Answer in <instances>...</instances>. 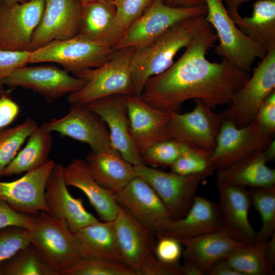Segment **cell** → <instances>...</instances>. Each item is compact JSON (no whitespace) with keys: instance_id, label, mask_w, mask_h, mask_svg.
Wrapping results in <instances>:
<instances>
[{"instance_id":"cell-6","label":"cell","mask_w":275,"mask_h":275,"mask_svg":"<svg viewBox=\"0 0 275 275\" xmlns=\"http://www.w3.org/2000/svg\"><path fill=\"white\" fill-rule=\"evenodd\" d=\"M115 50L113 47L77 35L31 51L29 63H56L74 75L83 70L103 65L111 59Z\"/></svg>"},{"instance_id":"cell-53","label":"cell","mask_w":275,"mask_h":275,"mask_svg":"<svg viewBox=\"0 0 275 275\" xmlns=\"http://www.w3.org/2000/svg\"><path fill=\"white\" fill-rule=\"evenodd\" d=\"M10 93V92H8V93H4V94L1 93H0V97H1V96H2L3 95H4V94H7V93Z\"/></svg>"},{"instance_id":"cell-23","label":"cell","mask_w":275,"mask_h":275,"mask_svg":"<svg viewBox=\"0 0 275 275\" xmlns=\"http://www.w3.org/2000/svg\"><path fill=\"white\" fill-rule=\"evenodd\" d=\"M115 194L118 204L155 232L172 219L167 208L153 189L136 176L123 189Z\"/></svg>"},{"instance_id":"cell-21","label":"cell","mask_w":275,"mask_h":275,"mask_svg":"<svg viewBox=\"0 0 275 275\" xmlns=\"http://www.w3.org/2000/svg\"><path fill=\"white\" fill-rule=\"evenodd\" d=\"M64 166L55 163L47 180L45 200L51 215L61 218L75 233L99 221L85 208L81 199L69 193L64 177Z\"/></svg>"},{"instance_id":"cell-5","label":"cell","mask_w":275,"mask_h":275,"mask_svg":"<svg viewBox=\"0 0 275 275\" xmlns=\"http://www.w3.org/2000/svg\"><path fill=\"white\" fill-rule=\"evenodd\" d=\"M31 215V243L54 270L59 273L81 259L74 234L64 219L45 211Z\"/></svg>"},{"instance_id":"cell-22","label":"cell","mask_w":275,"mask_h":275,"mask_svg":"<svg viewBox=\"0 0 275 275\" xmlns=\"http://www.w3.org/2000/svg\"><path fill=\"white\" fill-rule=\"evenodd\" d=\"M87 106L105 122L112 147L133 166L143 163L135 149L129 131V120L125 96L113 95L90 103Z\"/></svg>"},{"instance_id":"cell-19","label":"cell","mask_w":275,"mask_h":275,"mask_svg":"<svg viewBox=\"0 0 275 275\" xmlns=\"http://www.w3.org/2000/svg\"><path fill=\"white\" fill-rule=\"evenodd\" d=\"M54 164L50 160L15 181H0V199L16 210L28 215L40 211L49 213L45 200V187Z\"/></svg>"},{"instance_id":"cell-48","label":"cell","mask_w":275,"mask_h":275,"mask_svg":"<svg viewBox=\"0 0 275 275\" xmlns=\"http://www.w3.org/2000/svg\"><path fill=\"white\" fill-rule=\"evenodd\" d=\"M167 5L175 7H190L206 4L205 0H162Z\"/></svg>"},{"instance_id":"cell-25","label":"cell","mask_w":275,"mask_h":275,"mask_svg":"<svg viewBox=\"0 0 275 275\" xmlns=\"http://www.w3.org/2000/svg\"><path fill=\"white\" fill-rule=\"evenodd\" d=\"M63 172L67 186H73L81 190L104 222L114 221L119 206L115 194L94 179L86 160L80 158L73 160L67 166H64Z\"/></svg>"},{"instance_id":"cell-44","label":"cell","mask_w":275,"mask_h":275,"mask_svg":"<svg viewBox=\"0 0 275 275\" xmlns=\"http://www.w3.org/2000/svg\"><path fill=\"white\" fill-rule=\"evenodd\" d=\"M265 131L274 134L275 132V91L264 101L254 119Z\"/></svg>"},{"instance_id":"cell-45","label":"cell","mask_w":275,"mask_h":275,"mask_svg":"<svg viewBox=\"0 0 275 275\" xmlns=\"http://www.w3.org/2000/svg\"><path fill=\"white\" fill-rule=\"evenodd\" d=\"M7 93L0 97V130L11 124L20 111L18 104Z\"/></svg>"},{"instance_id":"cell-18","label":"cell","mask_w":275,"mask_h":275,"mask_svg":"<svg viewBox=\"0 0 275 275\" xmlns=\"http://www.w3.org/2000/svg\"><path fill=\"white\" fill-rule=\"evenodd\" d=\"M178 241L184 247L182 275L207 274L216 262L245 244L235 240L224 229Z\"/></svg>"},{"instance_id":"cell-36","label":"cell","mask_w":275,"mask_h":275,"mask_svg":"<svg viewBox=\"0 0 275 275\" xmlns=\"http://www.w3.org/2000/svg\"><path fill=\"white\" fill-rule=\"evenodd\" d=\"M60 275H136L121 262L97 258H81L61 270Z\"/></svg>"},{"instance_id":"cell-43","label":"cell","mask_w":275,"mask_h":275,"mask_svg":"<svg viewBox=\"0 0 275 275\" xmlns=\"http://www.w3.org/2000/svg\"><path fill=\"white\" fill-rule=\"evenodd\" d=\"M32 221V215L16 210L6 201L0 199V229L17 226L28 230Z\"/></svg>"},{"instance_id":"cell-27","label":"cell","mask_w":275,"mask_h":275,"mask_svg":"<svg viewBox=\"0 0 275 275\" xmlns=\"http://www.w3.org/2000/svg\"><path fill=\"white\" fill-rule=\"evenodd\" d=\"M86 161L94 179L114 194L123 189L136 176L134 166L113 148L100 152L91 151Z\"/></svg>"},{"instance_id":"cell-30","label":"cell","mask_w":275,"mask_h":275,"mask_svg":"<svg viewBox=\"0 0 275 275\" xmlns=\"http://www.w3.org/2000/svg\"><path fill=\"white\" fill-rule=\"evenodd\" d=\"M237 26L267 52L275 47V0H257L250 17L230 16Z\"/></svg>"},{"instance_id":"cell-4","label":"cell","mask_w":275,"mask_h":275,"mask_svg":"<svg viewBox=\"0 0 275 275\" xmlns=\"http://www.w3.org/2000/svg\"><path fill=\"white\" fill-rule=\"evenodd\" d=\"M205 19L214 30L219 41L215 52L249 73L255 60L263 59L267 52L237 26L222 0H205Z\"/></svg>"},{"instance_id":"cell-11","label":"cell","mask_w":275,"mask_h":275,"mask_svg":"<svg viewBox=\"0 0 275 275\" xmlns=\"http://www.w3.org/2000/svg\"><path fill=\"white\" fill-rule=\"evenodd\" d=\"M194 101L196 105L190 112H169L171 138L189 147L212 152L223 119L202 101Z\"/></svg>"},{"instance_id":"cell-31","label":"cell","mask_w":275,"mask_h":275,"mask_svg":"<svg viewBox=\"0 0 275 275\" xmlns=\"http://www.w3.org/2000/svg\"><path fill=\"white\" fill-rule=\"evenodd\" d=\"M51 133L42 124L38 125L29 136L25 146L4 170L2 176L28 172L47 163L52 146Z\"/></svg>"},{"instance_id":"cell-24","label":"cell","mask_w":275,"mask_h":275,"mask_svg":"<svg viewBox=\"0 0 275 275\" xmlns=\"http://www.w3.org/2000/svg\"><path fill=\"white\" fill-rule=\"evenodd\" d=\"M216 186L224 229L238 242L253 243L256 232L249 219L251 202L248 189L217 181Z\"/></svg>"},{"instance_id":"cell-46","label":"cell","mask_w":275,"mask_h":275,"mask_svg":"<svg viewBox=\"0 0 275 275\" xmlns=\"http://www.w3.org/2000/svg\"><path fill=\"white\" fill-rule=\"evenodd\" d=\"M208 275H241L234 269L224 259L216 262L209 269Z\"/></svg>"},{"instance_id":"cell-33","label":"cell","mask_w":275,"mask_h":275,"mask_svg":"<svg viewBox=\"0 0 275 275\" xmlns=\"http://www.w3.org/2000/svg\"><path fill=\"white\" fill-rule=\"evenodd\" d=\"M265 243L243 244L225 258L241 275H273L265 258Z\"/></svg>"},{"instance_id":"cell-29","label":"cell","mask_w":275,"mask_h":275,"mask_svg":"<svg viewBox=\"0 0 275 275\" xmlns=\"http://www.w3.org/2000/svg\"><path fill=\"white\" fill-rule=\"evenodd\" d=\"M81 258L122 262L114 222L99 221L74 233Z\"/></svg>"},{"instance_id":"cell-52","label":"cell","mask_w":275,"mask_h":275,"mask_svg":"<svg viewBox=\"0 0 275 275\" xmlns=\"http://www.w3.org/2000/svg\"><path fill=\"white\" fill-rule=\"evenodd\" d=\"M79 2H80L82 5H85L91 2H93L95 1H112V0H77Z\"/></svg>"},{"instance_id":"cell-13","label":"cell","mask_w":275,"mask_h":275,"mask_svg":"<svg viewBox=\"0 0 275 275\" xmlns=\"http://www.w3.org/2000/svg\"><path fill=\"white\" fill-rule=\"evenodd\" d=\"M45 0L0 4V50L29 51Z\"/></svg>"},{"instance_id":"cell-41","label":"cell","mask_w":275,"mask_h":275,"mask_svg":"<svg viewBox=\"0 0 275 275\" xmlns=\"http://www.w3.org/2000/svg\"><path fill=\"white\" fill-rule=\"evenodd\" d=\"M31 51L0 50V93L10 91L4 90L3 81L15 69L26 66L29 63Z\"/></svg>"},{"instance_id":"cell-39","label":"cell","mask_w":275,"mask_h":275,"mask_svg":"<svg viewBox=\"0 0 275 275\" xmlns=\"http://www.w3.org/2000/svg\"><path fill=\"white\" fill-rule=\"evenodd\" d=\"M31 243L29 230L10 226L0 229V262Z\"/></svg>"},{"instance_id":"cell-51","label":"cell","mask_w":275,"mask_h":275,"mask_svg":"<svg viewBox=\"0 0 275 275\" xmlns=\"http://www.w3.org/2000/svg\"><path fill=\"white\" fill-rule=\"evenodd\" d=\"M28 1L29 0H0V4L10 5L15 3L25 2Z\"/></svg>"},{"instance_id":"cell-3","label":"cell","mask_w":275,"mask_h":275,"mask_svg":"<svg viewBox=\"0 0 275 275\" xmlns=\"http://www.w3.org/2000/svg\"><path fill=\"white\" fill-rule=\"evenodd\" d=\"M135 47L116 49L111 59L96 68L80 71L74 76L87 80L78 91L69 94L70 105H87L107 97L134 95L131 61Z\"/></svg>"},{"instance_id":"cell-35","label":"cell","mask_w":275,"mask_h":275,"mask_svg":"<svg viewBox=\"0 0 275 275\" xmlns=\"http://www.w3.org/2000/svg\"><path fill=\"white\" fill-rule=\"evenodd\" d=\"M37 126L34 119L28 118L19 124L0 130V177Z\"/></svg>"},{"instance_id":"cell-14","label":"cell","mask_w":275,"mask_h":275,"mask_svg":"<svg viewBox=\"0 0 275 275\" xmlns=\"http://www.w3.org/2000/svg\"><path fill=\"white\" fill-rule=\"evenodd\" d=\"M42 125L51 132L87 144L91 151L100 152L113 148L105 122L87 105H71L66 115L52 118Z\"/></svg>"},{"instance_id":"cell-10","label":"cell","mask_w":275,"mask_h":275,"mask_svg":"<svg viewBox=\"0 0 275 275\" xmlns=\"http://www.w3.org/2000/svg\"><path fill=\"white\" fill-rule=\"evenodd\" d=\"M273 140L274 134L263 130L254 120L242 127L223 120L211 154L214 170H223L253 152L263 151Z\"/></svg>"},{"instance_id":"cell-12","label":"cell","mask_w":275,"mask_h":275,"mask_svg":"<svg viewBox=\"0 0 275 275\" xmlns=\"http://www.w3.org/2000/svg\"><path fill=\"white\" fill-rule=\"evenodd\" d=\"M86 82L64 69L48 65L18 68L3 81L4 85L31 90L48 102L78 91Z\"/></svg>"},{"instance_id":"cell-15","label":"cell","mask_w":275,"mask_h":275,"mask_svg":"<svg viewBox=\"0 0 275 275\" xmlns=\"http://www.w3.org/2000/svg\"><path fill=\"white\" fill-rule=\"evenodd\" d=\"M113 222L122 262L140 275L144 264L155 255V234L120 205Z\"/></svg>"},{"instance_id":"cell-20","label":"cell","mask_w":275,"mask_h":275,"mask_svg":"<svg viewBox=\"0 0 275 275\" xmlns=\"http://www.w3.org/2000/svg\"><path fill=\"white\" fill-rule=\"evenodd\" d=\"M218 204L203 197L196 196L187 213L178 219H170L155 232L157 238L172 237L188 239L224 228Z\"/></svg>"},{"instance_id":"cell-49","label":"cell","mask_w":275,"mask_h":275,"mask_svg":"<svg viewBox=\"0 0 275 275\" xmlns=\"http://www.w3.org/2000/svg\"><path fill=\"white\" fill-rule=\"evenodd\" d=\"M257 0H222L230 16L239 13L240 6L247 2Z\"/></svg>"},{"instance_id":"cell-47","label":"cell","mask_w":275,"mask_h":275,"mask_svg":"<svg viewBox=\"0 0 275 275\" xmlns=\"http://www.w3.org/2000/svg\"><path fill=\"white\" fill-rule=\"evenodd\" d=\"M265 258L269 269L275 273V234L266 242L265 245Z\"/></svg>"},{"instance_id":"cell-37","label":"cell","mask_w":275,"mask_h":275,"mask_svg":"<svg viewBox=\"0 0 275 275\" xmlns=\"http://www.w3.org/2000/svg\"><path fill=\"white\" fill-rule=\"evenodd\" d=\"M211 152L189 148L170 167L171 171L181 175L202 174L208 177L214 171Z\"/></svg>"},{"instance_id":"cell-28","label":"cell","mask_w":275,"mask_h":275,"mask_svg":"<svg viewBox=\"0 0 275 275\" xmlns=\"http://www.w3.org/2000/svg\"><path fill=\"white\" fill-rule=\"evenodd\" d=\"M267 162L263 151L253 152L216 171V181L250 188L275 186V170Z\"/></svg>"},{"instance_id":"cell-26","label":"cell","mask_w":275,"mask_h":275,"mask_svg":"<svg viewBox=\"0 0 275 275\" xmlns=\"http://www.w3.org/2000/svg\"><path fill=\"white\" fill-rule=\"evenodd\" d=\"M123 34L112 1H98L82 5L78 35L114 48Z\"/></svg>"},{"instance_id":"cell-9","label":"cell","mask_w":275,"mask_h":275,"mask_svg":"<svg viewBox=\"0 0 275 275\" xmlns=\"http://www.w3.org/2000/svg\"><path fill=\"white\" fill-rule=\"evenodd\" d=\"M136 176L156 192L173 219L183 217L191 206L198 187L207 178L202 174L181 175L150 167L144 163L134 166Z\"/></svg>"},{"instance_id":"cell-50","label":"cell","mask_w":275,"mask_h":275,"mask_svg":"<svg viewBox=\"0 0 275 275\" xmlns=\"http://www.w3.org/2000/svg\"><path fill=\"white\" fill-rule=\"evenodd\" d=\"M267 161H272L275 159V141L273 140L263 150Z\"/></svg>"},{"instance_id":"cell-1","label":"cell","mask_w":275,"mask_h":275,"mask_svg":"<svg viewBox=\"0 0 275 275\" xmlns=\"http://www.w3.org/2000/svg\"><path fill=\"white\" fill-rule=\"evenodd\" d=\"M217 41L207 22L176 62L148 80L141 95L143 99L167 112H178L189 99L201 100L213 109L229 105L250 75L227 59L218 63L207 59Z\"/></svg>"},{"instance_id":"cell-34","label":"cell","mask_w":275,"mask_h":275,"mask_svg":"<svg viewBox=\"0 0 275 275\" xmlns=\"http://www.w3.org/2000/svg\"><path fill=\"white\" fill-rule=\"evenodd\" d=\"M251 204L259 213L262 226L254 243H265L275 234V186L248 189Z\"/></svg>"},{"instance_id":"cell-38","label":"cell","mask_w":275,"mask_h":275,"mask_svg":"<svg viewBox=\"0 0 275 275\" xmlns=\"http://www.w3.org/2000/svg\"><path fill=\"white\" fill-rule=\"evenodd\" d=\"M189 148L175 139L166 140L149 147L142 159L144 163L153 167H171Z\"/></svg>"},{"instance_id":"cell-8","label":"cell","mask_w":275,"mask_h":275,"mask_svg":"<svg viewBox=\"0 0 275 275\" xmlns=\"http://www.w3.org/2000/svg\"><path fill=\"white\" fill-rule=\"evenodd\" d=\"M206 4L190 7H175L162 0H153L149 7L125 32L115 50L148 44L173 25L185 19L206 16Z\"/></svg>"},{"instance_id":"cell-17","label":"cell","mask_w":275,"mask_h":275,"mask_svg":"<svg viewBox=\"0 0 275 275\" xmlns=\"http://www.w3.org/2000/svg\"><path fill=\"white\" fill-rule=\"evenodd\" d=\"M81 9L82 4L77 0H45L43 15L32 38L30 51L77 35Z\"/></svg>"},{"instance_id":"cell-32","label":"cell","mask_w":275,"mask_h":275,"mask_svg":"<svg viewBox=\"0 0 275 275\" xmlns=\"http://www.w3.org/2000/svg\"><path fill=\"white\" fill-rule=\"evenodd\" d=\"M0 275H59L32 243L0 262Z\"/></svg>"},{"instance_id":"cell-7","label":"cell","mask_w":275,"mask_h":275,"mask_svg":"<svg viewBox=\"0 0 275 275\" xmlns=\"http://www.w3.org/2000/svg\"><path fill=\"white\" fill-rule=\"evenodd\" d=\"M275 91V47L268 50L253 74L233 96L229 106L219 113L223 120L237 127L253 121L266 98Z\"/></svg>"},{"instance_id":"cell-42","label":"cell","mask_w":275,"mask_h":275,"mask_svg":"<svg viewBox=\"0 0 275 275\" xmlns=\"http://www.w3.org/2000/svg\"><path fill=\"white\" fill-rule=\"evenodd\" d=\"M155 248V255L162 263L169 265L179 264L182 255V245L178 240L168 237L158 238Z\"/></svg>"},{"instance_id":"cell-40","label":"cell","mask_w":275,"mask_h":275,"mask_svg":"<svg viewBox=\"0 0 275 275\" xmlns=\"http://www.w3.org/2000/svg\"><path fill=\"white\" fill-rule=\"evenodd\" d=\"M153 0H118L114 3L116 19L125 32L149 7Z\"/></svg>"},{"instance_id":"cell-2","label":"cell","mask_w":275,"mask_h":275,"mask_svg":"<svg viewBox=\"0 0 275 275\" xmlns=\"http://www.w3.org/2000/svg\"><path fill=\"white\" fill-rule=\"evenodd\" d=\"M207 23L205 16L185 19L148 44L135 48L131 61L134 95H141L150 77L169 68L178 52L186 48Z\"/></svg>"},{"instance_id":"cell-16","label":"cell","mask_w":275,"mask_h":275,"mask_svg":"<svg viewBox=\"0 0 275 275\" xmlns=\"http://www.w3.org/2000/svg\"><path fill=\"white\" fill-rule=\"evenodd\" d=\"M129 120V131L133 145L141 156L151 146L171 139L169 112L155 108L141 95L125 96Z\"/></svg>"},{"instance_id":"cell-54","label":"cell","mask_w":275,"mask_h":275,"mask_svg":"<svg viewBox=\"0 0 275 275\" xmlns=\"http://www.w3.org/2000/svg\"><path fill=\"white\" fill-rule=\"evenodd\" d=\"M112 2H113V3H114L116 2L117 1H118V0H112Z\"/></svg>"}]
</instances>
